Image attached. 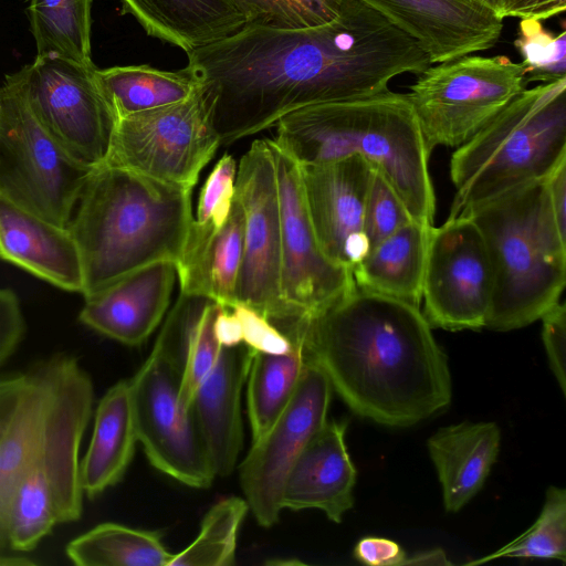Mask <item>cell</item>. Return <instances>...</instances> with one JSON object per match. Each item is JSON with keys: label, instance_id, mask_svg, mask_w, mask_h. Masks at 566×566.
Instances as JSON below:
<instances>
[{"label": "cell", "instance_id": "8992f818", "mask_svg": "<svg viewBox=\"0 0 566 566\" xmlns=\"http://www.w3.org/2000/svg\"><path fill=\"white\" fill-rule=\"evenodd\" d=\"M566 159V78L525 88L450 161V216L518 186L545 179Z\"/></svg>", "mask_w": 566, "mask_h": 566}, {"label": "cell", "instance_id": "9c48e42d", "mask_svg": "<svg viewBox=\"0 0 566 566\" xmlns=\"http://www.w3.org/2000/svg\"><path fill=\"white\" fill-rule=\"evenodd\" d=\"M95 168L66 151L38 122L11 74L0 87V193L69 227Z\"/></svg>", "mask_w": 566, "mask_h": 566}, {"label": "cell", "instance_id": "4fadbf2b", "mask_svg": "<svg viewBox=\"0 0 566 566\" xmlns=\"http://www.w3.org/2000/svg\"><path fill=\"white\" fill-rule=\"evenodd\" d=\"M235 197L244 211L243 256L235 302L285 331L295 319L281 294V216L269 140L255 139L238 165Z\"/></svg>", "mask_w": 566, "mask_h": 566}, {"label": "cell", "instance_id": "9a60e30c", "mask_svg": "<svg viewBox=\"0 0 566 566\" xmlns=\"http://www.w3.org/2000/svg\"><path fill=\"white\" fill-rule=\"evenodd\" d=\"M281 216V294L295 319L313 317L355 290L350 271L322 252L310 219L301 166L272 139Z\"/></svg>", "mask_w": 566, "mask_h": 566}, {"label": "cell", "instance_id": "f35d334b", "mask_svg": "<svg viewBox=\"0 0 566 566\" xmlns=\"http://www.w3.org/2000/svg\"><path fill=\"white\" fill-rule=\"evenodd\" d=\"M230 310L240 322L242 343L254 352L279 355L293 348V340L256 310L242 303H235Z\"/></svg>", "mask_w": 566, "mask_h": 566}, {"label": "cell", "instance_id": "7a4b0ae2", "mask_svg": "<svg viewBox=\"0 0 566 566\" xmlns=\"http://www.w3.org/2000/svg\"><path fill=\"white\" fill-rule=\"evenodd\" d=\"M420 308L355 287L308 319L304 347L358 416L407 427L451 400L448 359Z\"/></svg>", "mask_w": 566, "mask_h": 566}, {"label": "cell", "instance_id": "83f0119b", "mask_svg": "<svg viewBox=\"0 0 566 566\" xmlns=\"http://www.w3.org/2000/svg\"><path fill=\"white\" fill-rule=\"evenodd\" d=\"M244 211L234 196L223 226L176 263L180 293L205 296L231 308L243 256Z\"/></svg>", "mask_w": 566, "mask_h": 566}, {"label": "cell", "instance_id": "277c9868", "mask_svg": "<svg viewBox=\"0 0 566 566\" xmlns=\"http://www.w3.org/2000/svg\"><path fill=\"white\" fill-rule=\"evenodd\" d=\"M274 127L272 140L298 165L364 157L386 178L415 220L433 224L431 151L407 94L387 90L311 105L283 116Z\"/></svg>", "mask_w": 566, "mask_h": 566}, {"label": "cell", "instance_id": "ffe728a7", "mask_svg": "<svg viewBox=\"0 0 566 566\" xmlns=\"http://www.w3.org/2000/svg\"><path fill=\"white\" fill-rule=\"evenodd\" d=\"M176 277L174 262L159 261L144 266L86 297L78 319L108 338L138 346L161 322Z\"/></svg>", "mask_w": 566, "mask_h": 566}, {"label": "cell", "instance_id": "3957f363", "mask_svg": "<svg viewBox=\"0 0 566 566\" xmlns=\"http://www.w3.org/2000/svg\"><path fill=\"white\" fill-rule=\"evenodd\" d=\"M192 190L126 169H94L69 229L80 250L84 298L159 261H179L193 219Z\"/></svg>", "mask_w": 566, "mask_h": 566}, {"label": "cell", "instance_id": "6da1fadb", "mask_svg": "<svg viewBox=\"0 0 566 566\" xmlns=\"http://www.w3.org/2000/svg\"><path fill=\"white\" fill-rule=\"evenodd\" d=\"M186 54L221 145L306 106L382 93L394 77L431 65L412 38L360 0H342L324 24H245Z\"/></svg>", "mask_w": 566, "mask_h": 566}, {"label": "cell", "instance_id": "1f68e13d", "mask_svg": "<svg viewBox=\"0 0 566 566\" xmlns=\"http://www.w3.org/2000/svg\"><path fill=\"white\" fill-rule=\"evenodd\" d=\"M248 511L245 499L229 496L218 501L202 518L193 542L174 554L168 566L233 565L238 533Z\"/></svg>", "mask_w": 566, "mask_h": 566}, {"label": "cell", "instance_id": "b9f144b4", "mask_svg": "<svg viewBox=\"0 0 566 566\" xmlns=\"http://www.w3.org/2000/svg\"><path fill=\"white\" fill-rule=\"evenodd\" d=\"M354 557L370 566H402L407 556L395 541L367 536L360 538L355 545Z\"/></svg>", "mask_w": 566, "mask_h": 566}, {"label": "cell", "instance_id": "f6af8a7d", "mask_svg": "<svg viewBox=\"0 0 566 566\" xmlns=\"http://www.w3.org/2000/svg\"><path fill=\"white\" fill-rule=\"evenodd\" d=\"M216 335L222 347L242 343L241 326L235 314L228 307L219 313L214 324Z\"/></svg>", "mask_w": 566, "mask_h": 566}, {"label": "cell", "instance_id": "f1b7e54d", "mask_svg": "<svg viewBox=\"0 0 566 566\" xmlns=\"http://www.w3.org/2000/svg\"><path fill=\"white\" fill-rule=\"evenodd\" d=\"M98 84L116 119L190 97L200 83L186 65L164 71L150 65L97 69Z\"/></svg>", "mask_w": 566, "mask_h": 566}, {"label": "cell", "instance_id": "484cf974", "mask_svg": "<svg viewBox=\"0 0 566 566\" xmlns=\"http://www.w3.org/2000/svg\"><path fill=\"white\" fill-rule=\"evenodd\" d=\"M138 442L129 380L112 386L99 400L88 448L80 462L84 495L93 500L125 475Z\"/></svg>", "mask_w": 566, "mask_h": 566}, {"label": "cell", "instance_id": "d6a6232c", "mask_svg": "<svg viewBox=\"0 0 566 566\" xmlns=\"http://www.w3.org/2000/svg\"><path fill=\"white\" fill-rule=\"evenodd\" d=\"M224 306L205 296L192 295L188 319L185 360L178 403L188 413L190 401L208 375L214 368L220 352L214 324Z\"/></svg>", "mask_w": 566, "mask_h": 566}, {"label": "cell", "instance_id": "5b68a950", "mask_svg": "<svg viewBox=\"0 0 566 566\" xmlns=\"http://www.w3.org/2000/svg\"><path fill=\"white\" fill-rule=\"evenodd\" d=\"M490 261L492 296L485 327L507 332L539 319L566 282V235L555 221L545 179L464 209Z\"/></svg>", "mask_w": 566, "mask_h": 566}, {"label": "cell", "instance_id": "ab89813d", "mask_svg": "<svg viewBox=\"0 0 566 566\" xmlns=\"http://www.w3.org/2000/svg\"><path fill=\"white\" fill-rule=\"evenodd\" d=\"M542 339L549 367L563 394H566V307L556 303L542 317Z\"/></svg>", "mask_w": 566, "mask_h": 566}, {"label": "cell", "instance_id": "e0dca14e", "mask_svg": "<svg viewBox=\"0 0 566 566\" xmlns=\"http://www.w3.org/2000/svg\"><path fill=\"white\" fill-rule=\"evenodd\" d=\"M300 166L318 245L329 261L352 272L368 253L364 216L374 167L359 155Z\"/></svg>", "mask_w": 566, "mask_h": 566}, {"label": "cell", "instance_id": "681fc988", "mask_svg": "<svg viewBox=\"0 0 566 566\" xmlns=\"http://www.w3.org/2000/svg\"><path fill=\"white\" fill-rule=\"evenodd\" d=\"M27 563L25 558L23 557H0V565H24Z\"/></svg>", "mask_w": 566, "mask_h": 566}, {"label": "cell", "instance_id": "f546056e", "mask_svg": "<svg viewBox=\"0 0 566 566\" xmlns=\"http://www.w3.org/2000/svg\"><path fill=\"white\" fill-rule=\"evenodd\" d=\"M158 531L102 523L76 536L65 547L78 566H168L174 554Z\"/></svg>", "mask_w": 566, "mask_h": 566}, {"label": "cell", "instance_id": "ee69618b", "mask_svg": "<svg viewBox=\"0 0 566 566\" xmlns=\"http://www.w3.org/2000/svg\"><path fill=\"white\" fill-rule=\"evenodd\" d=\"M549 202L559 231L566 235V159L545 178Z\"/></svg>", "mask_w": 566, "mask_h": 566}, {"label": "cell", "instance_id": "5bb4252c", "mask_svg": "<svg viewBox=\"0 0 566 566\" xmlns=\"http://www.w3.org/2000/svg\"><path fill=\"white\" fill-rule=\"evenodd\" d=\"M491 296L490 261L472 219L459 213L432 226L422 284L429 325L452 332L485 327Z\"/></svg>", "mask_w": 566, "mask_h": 566}, {"label": "cell", "instance_id": "c3c4849f", "mask_svg": "<svg viewBox=\"0 0 566 566\" xmlns=\"http://www.w3.org/2000/svg\"><path fill=\"white\" fill-rule=\"evenodd\" d=\"M472 2H475L484 8H488L489 10L493 11L497 17L504 20L503 18V7H504V0H470Z\"/></svg>", "mask_w": 566, "mask_h": 566}, {"label": "cell", "instance_id": "d590c367", "mask_svg": "<svg viewBox=\"0 0 566 566\" xmlns=\"http://www.w3.org/2000/svg\"><path fill=\"white\" fill-rule=\"evenodd\" d=\"M514 45L522 56L526 83L566 78V31L554 34L541 20L521 19Z\"/></svg>", "mask_w": 566, "mask_h": 566}, {"label": "cell", "instance_id": "44dd1931", "mask_svg": "<svg viewBox=\"0 0 566 566\" xmlns=\"http://www.w3.org/2000/svg\"><path fill=\"white\" fill-rule=\"evenodd\" d=\"M253 355L243 343L222 347L188 408L216 476L233 471L242 449L241 394Z\"/></svg>", "mask_w": 566, "mask_h": 566}, {"label": "cell", "instance_id": "30bf717a", "mask_svg": "<svg viewBox=\"0 0 566 566\" xmlns=\"http://www.w3.org/2000/svg\"><path fill=\"white\" fill-rule=\"evenodd\" d=\"M526 85L522 62L469 54L430 65L407 95L431 151L467 143Z\"/></svg>", "mask_w": 566, "mask_h": 566}, {"label": "cell", "instance_id": "e575fe53", "mask_svg": "<svg viewBox=\"0 0 566 566\" xmlns=\"http://www.w3.org/2000/svg\"><path fill=\"white\" fill-rule=\"evenodd\" d=\"M237 170L234 158L226 154L209 174L200 190L182 253L200 247L227 221L235 196Z\"/></svg>", "mask_w": 566, "mask_h": 566}, {"label": "cell", "instance_id": "cb8c5ba5", "mask_svg": "<svg viewBox=\"0 0 566 566\" xmlns=\"http://www.w3.org/2000/svg\"><path fill=\"white\" fill-rule=\"evenodd\" d=\"M501 431L495 422H461L437 430L427 441L446 511L461 510L483 486L496 461Z\"/></svg>", "mask_w": 566, "mask_h": 566}, {"label": "cell", "instance_id": "7dc6e473", "mask_svg": "<svg viewBox=\"0 0 566 566\" xmlns=\"http://www.w3.org/2000/svg\"><path fill=\"white\" fill-rule=\"evenodd\" d=\"M83 1L93 0H28V10H63Z\"/></svg>", "mask_w": 566, "mask_h": 566}, {"label": "cell", "instance_id": "ac0fdd59", "mask_svg": "<svg viewBox=\"0 0 566 566\" xmlns=\"http://www.w3.org/2000/svg\"><path fill=\"white\" fill-rule=\"evenodd\" d=\"M412 38L431 64L489 50L503 19L470 0H360Z\"/></svg>", "mask_w": 566, "mask_h": 566}, {"label": "cell", "instance_id": "7bdbcfd3", "mask_svg": "<svg viewBox=\"0 0 566 566\" xmlns=\"http://www.w3.org/2000/svg\"><path fill=\"white\" fill-rule=\"evenodd\" d=\"M566 9V0H504L503 18L551 19Z\"/></svg>", "mask_w": 566, "mask_h": 566}, {"label": "cell", "instance_id": "ba28073f", "mask_svg": "<svg viewBox=\"0 0 566 566\" xmlns=\"http://www.w3.org/2000/svg\"><path fill=\"white\" fill-rule=\"evenodd\" d=\"M190 305L180 293L150 355L129 381L137 439L150 464L187 486L206 489L217 476L189 411L178 403Z\"/></svg>", "mask_w": 566, "mask_h": 566}, {"label": "cell", "instance_id": "8d00e7d4", "mask_svg": "<svg viewBox=\"0 0 566 566\" xmlns=\"http://www.w3.org/2000/svg\"><path fill=\"white\" fill-rule=\"evenodd\" d=\"M245 24L307 28L324 24L339 12L342 0H232ZM244 24V25H245Z\"/></svg>", "mask_w": 566, "mask_h": 566}, {"label": "cell", "instance_id": "2e32d148", "mask_svg": "<svg viewBox=\"0 0 566 566\" xmlns=\"http://www.w3.org/2000/svg\"><path fill=\"white\" fill-rule=\"evenodd\" d=\"M333 387L321 366L306 356L296 390L273 424L240 464V483L258 524L273 526L282 511L281 494L295 459L326 423Z\"/></svg>", "mask_w": 566, "mask_h": 566}, {"label": "cell", "instance_id": "d4e9b609", "mask_svg": "<svg viewBox=\"0 0 566 566\" xmlns=\"http://www.w3.org/2000/svg\"><path fill=\"white\" fill-rule=\"evenodd\" d=\"M145 32L190 52L240 30L245 21L232 0H120Z\"/></svg>", "mask_w": 566, "mask_h": 566}, {"label": "cell", "instance_id": "4dcf8cb0", "mask_svg": "<svg viewBox=\"0 0 566 566\" xmlns=\"http://www.w3.org/2000/svg\"><path fill=\"white\" fill-rule=\"evenodd\" d=\"M285 354L254 352L247 378V402L252 441L261 437L292 399L306 364L302 338L292 339Z\"/></svg>", "mask_w": 566, "mask_h": 566}, {"label": "cell", "instance_id": "8fae6325", "mask_svg": "<svg viewBox=\"0 0 566 566\" xmlns=\"http://www.w3.org/2000/svg\"><path fill=\"white\" fill-rule=\"evenodd\" d=\"M219 146L200 86L185 101L116 119L103 165L192 190Z\"/></svg>", "mask_w": 566, "mask_h": 566}, {"label": "cell", "instance_id": "d6986e66", "mask_svg": "<svg viewBox=\"0 0 566 566\" xmlns=\"http://www.w3.org/2000/svg\"><path fill=\"white\" fill-rule=\"evenodd\" d=\"M52 389L50 360L0 378V549L14 490L40 446Z\"/></svg>", "mask_w": 566, "mask_h": 566}, {"label": "cell", "instance_id": "603a6c76", "mask_svg": "<svg viewBox=\"0 0 566 566\" xmlns=\"http://www.w3.org/2000/svg\"><path fill=\"white\" fill-rule=\"evenodd\" d=\"M0 259L59 289L83 293L82 259L70 229L20 207L1 193Z\"/></svg>", "mask_w": 566, "mask_h": 566}, {"label": "cell", "instance_id": "bcb514c9", "mask_svg": "<svg viewBox=\"0 0 566 566\" xmlns=\"http://www.w3.org/2000/svg\"><path fill=\"white\" fill-rule=\"evenodd\" d=\"M438 565L446 566L451 565L448 560L446 553L440 548H434L426 552L418 553L411 557H406L403 565Z\"/></svg>", "mask_w": 566, "mask_h": 566}, {"label": "cell", "instance_id": "52a82bcc", "mask_svg": "<svg viewBox=\"0 0 566 566\" xmlns=\"http://www.w3.org/2000/svg\"><path fill=\"white\" fill-rule=\"evenodd\" d=\"M52 389L36 453L20 479L7 520L8 547L33 551L57 524L83 512L80 447L92 416L94 389L75 357L49 358Z\"/></svg>", "mask_w": 566, "mask_h": 566}, {"label": "cell", "instance_id": "7402d4cb", "mask_svg": "<svg viewBox=\"0 0 566 566\" xmlns=\"http://www.w3.org/2000/svg\"><path fill=\"white\" fill-rule=\"evenodd\" d=\"M347 421H326L292 464L281 494V506L292 511L316 509L340 523L354 505L356 469L345 443Z\"/></svg>", "mask_w": 566, "mask_h": 566}, {"label": "cell", "instance_id": "7c38bea8", "mask_svg": "<svg viewBox=\"0 0 566 566\" xmlns=\"http://www.w3.org/2000/svg\"><path fill=\"white\" fill-rule=\"evenodd\" d=\"M93 62L36 55L14 73L25 102L43 128L76 160L105 163L116 118L97 81Z\"/></svg>", "mask_w": 566, "mask_h": 566}, {"label": "cell", "instance_id": "4316f807", "mask_svg": "<svg viewBox=\"0 0 566 566\" xmlns=\"http://www.w3.org/2000/svg\"><path fill=\"white\" fill-rule=\"evenodd\" d=\"M432 226L412 220L371 249L352 271L355 286L419 307Z\"/></svg>", "mask_w": 566, "mask_h": 566}, {"label": "cell", "instance_id": "74e56055", "mask_svg": "<svg viewBox=\"0 0 566 566\" xmlns=\"http://www.w3.org/2000/svg\"><path fill=\"white\" fill-rule=\"evenodd\" d=\"M412 220L415 219L402 200L374 167L364 216V233L368 252Z\"/></svg>", "mask_w": 566, "mask_h": 566}, {"label": "cell", "instance_id": "60d3db41", "mask_svg": "<svg viewBox=\"0 0 566 566\" xmlns=\"http://www.w3.org/2000/svg\"><path fill=\"white\" fill-rule=\"evenodd\" d=\"M24 329L18 296L12 290L0 287V366L14 353Z\"/></svg>", "mask_w": 566, "mask_h": 566}, {"label": "cell", "instance_id": "836d02e7", "mask_svg": "<svg viewBox=\"0 0 566 566\" xmlns=\"http://www.w3.org/2000/svg\"><path fill=\"white\" fill-rule=\"evenodd\" d=\"M502 557L559 559L566 557V491L549 486L536 521L516 538L494 553L469 562L483 564Z\"/></svg>", "mask_w": 566, "mask_h": 566}]
</instances>
